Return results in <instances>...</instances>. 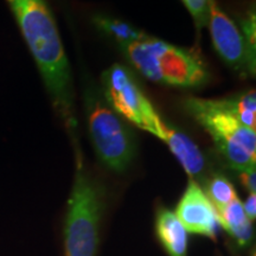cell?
I'll list each match as a JSON object with an SVG mask.
<instances>
[{"instance_id":"obj_14","label":"cell","mask_w":256,"mask_h":256,"mask_svg":"<svg viewBox=\"0 0 256 256\" xmlns=\"http://www.w3.org/2000/svg\"><path fill=\"white\" fill-rule=\"evenodd\" d=\"M235 110L238 120L243 126L254 130L256 128V94L249 90L235 98Z\"/></svg>"},{"instance_id":"obj_1","label":"cell","mask_w":256,"mask_h":256,"mask_svg":"<svg viewBox=\"0 0 256 256\" xmlns=\"http://www.w3.org/2000/svg\"><path fill=\"white\" fill-rule=\"evenodd\" d=\"M36 62L54 108L72 130L76 128L75 96L68 57L46 0H6Z\"/></svg>"},{"instance_id":"obj_8","label":"cell","mask_w":256,"mask_h":256,"mask_svg":"<svg viewBox=\"0 0 256 256\" xmlns=\"http://www.w3.org/2000/svg\"><path fill=\"white\" fill-rule=\"evenodd\" d=\"M174 214L188 232L216 238L218 226L216 210L198 182L188 179Z\"/></svg>"},{"instance_id":"obj_6","label":"cell","mask_w":256,"mask_h":256,"mask_svg":"<svg viewBox=\"0 0 256 256\" xmlns=\"http://www.w3.org/2000/svg\"><path fill=\"white\" fill-rule=\"evenodd\" d=\"M104 98L127 122L164 139L165 121L156 113L130 70L114 64L102 74Z\"/></svg>"},{"instance_id":"obj_12","label":"cell","mask_w":256,"mask_h":256,"mask_svg":"<svg viewBox=\"0 0 256 256\" xmlns=\"http://www.w3.org/2000/svg\"><path fill=\"white\" fill-rule=\"evenodd\" d=\"M95 26L100 30L106 36L113 38L119 44V46H127V44L136 42L144 37L142 31L133 28L132 25L121 22L119 19L107 17V16L98 14L92 18Z\"/></svg>"},{"instance_id":"obj_15","label":"cell","mask_w":256,"mask_h":256,"mask_svg":"<svg viewBox=\"0 0 256 256\" xmlns=\"http://www.w3.org/2000/svg\"><path fill=\"white\" fill-rule=\"evenodd\" d=\"M194 18L197 28L206 26L209 22V0H183Z\"/></svg>"},{"instance_id":"obj_2","label":"cell","mask_w":256,"mask_h":256,"mask_svg":"<svg viewBox=\"0 0 256 256\" xmlns=\"http://www.w3.org/2000/svg\"><path fill=\"white\" fill-rule=\"evenodd\" d=\"M130 63L146 78L179 88H198L210 80L206 64L196 54L144 34L120 48Z\"/></svg>"},{"instance_id":"obj_5","label":"cell","mask_w":256,"mask_h":256,"mask_svg":"<svg viewBox=\"0 0 256 256\" xmlns=\"http://www.w3.org/2000/svg\"><path fill=\"white\" fill-rule=\"evenodd\" d=\"M101 212L100 188L78 159L64 224L66 256H96Z\"/></svg>"},{"instance_id":"obj_10","label":"cell","mask_w":256,"mask_h":256,"mask_svg":"<svg viewBox=\"0 0 256 256\" xmlns=\"http://www.w3.org/2000/svg\"><path fill=\"white\" fill-rule=\"evenodd\" d=\"M156 232L162 246L170 256H188V232L174 212L159 209Z\"/></svg>"},{"instance_id":"obj_19","label":"cell","mask_w":256,"mask_h":256,"mask_svg":"<svg viewBox=\"0 0 256 256\" xmlns=\"http://www.w3.org/2000/svg\"><path fill=\"white\" fill-rule=\"evenodd\" d=\"M252 256H255V254H254V255H252Z\"/></svg>"},{"instance_id":"obj_3","label":"cell","mask_w":256,"mask_h":256,"mask_svg":"<svg viewBox=\"0 0 256 256\" xmlns=\"http://www.w3.org/2000/svg\"><path fill=\"white\" fill-rule=\"evenodd\" d=\"M185 110L212 138L217 151L238 172L255 170L256 132L238 120L235 98L204 100L190 98Z\"/></svg>"},{"instance_id":"obj_18","label":"cell","mask_w":256,"mask_h":256,"mask_svg":"<svg viewBox=\"0 0 256 256\" xmlns=\"http://www.w3.org/2000/svg\"><path fill=\"white\" fill-rule=\"evenodd\" d=\"M242 206L248 218L252 222H254L256 217V194H249L244 204H242Z\"/></svg>"},{"instance_id":"obj_13","label":"cell","mask_w":256,"mask_h":256,"mask_svg":"<svg viewBox=\"0 0 256 256\" xmlns=\"http://www.w3.org/2000/svg\"><path fill=\"white\" fill-rule=\"evenodd\" d=\"M215 210H220L232 203L238 197L235 188L223 174H214L206 180V190L204 191Z\"/></svg>"},{"instance_id":"obj_7","label":"cell","mask_w":256,"mask_h":256,"mask_svg":"<svg viewBox=\"0 0 256 256\" xmlns=\"http://www.w3.org/2000/svg\"><path fill=\"white\" fill-rule=\"evenodd\" d=\"M211 40L220 58L235 72L255 75V57L246 43L241 28L217 4L209 0V22Z\"/></svg>"},{"instance_id":"obj_9","label":"cell","mask_w":256,"mask_h":256,"mask_svg":"<svg viewBox=\"0 0 256 256\" xmlns=\"http://www.w3.org/2000/svg\"><path fill=\"white\" fill-rule=\"evenodd\" d=\"M162 142L168 146L170 151L178 159L190 179L196 182L198 179L203 180L206 170V156L186 134L165 121Z\"/></svg>"},{"instance_id":"obj_11","label":"cell","mask_w":256,"mask_h":256,"mask_svg":"<svg viewBox=\"0 0 256 256\" xmlns=\"http://www.w3.org/2000/svg\"><path fill=\"white\" fill-rule=\"evenodd\" d=\"M218 226L226 230L238 246L246 247L252 241V220L246 215L241 200L236 198L223 209L216 210Z\"/></svg>"},{"instance_id":"obj_17","label":"cell","mask_w":256,"mask_h":256,"mask_svg":"<svg viewBox=\"0 0 256 256\" xmlns=\"http://www.w3.org/2000/svg\"><path fill=\"white\" fill-rule=\"evenodd\" d=\"M240 179L243 186L247 188L249 194H255L256 191V171L249 170V171L240 172Z\"/></svg>"},{"instance_id":"obj_4","label":"cell","mask_w":256,"mask_h":256,"mask_svg":"<svg viewBox=\"0 0 256 256\" xmlns=\"http://www.w3.org/2000/svg\"><path fill=\"white\" fill-rule=\"evenodd\" d=\"M86 113L98 159L112 171H126L136 154V139L132 128L104 96L92 89L86 92Z\"/></svg>"},{"instance_id":"obj_16","label":"cell","mask_w":256,"mask_h":256,"mask_svg":"<svg viewBox=\"0 0 256 256\" xmlns=\"http://www.w3.org/2000/svg\"><path fill=\"white\" fill-rule=\"evenodd\" d=\"M241 31L244 36L246 43H247L248 49L250 51L252 56L255 57L256 46H255V38H256V23H255V12L254 10H249L246 14V17L241 20Z\"/></svg>"}]
</instances>
